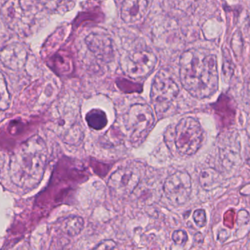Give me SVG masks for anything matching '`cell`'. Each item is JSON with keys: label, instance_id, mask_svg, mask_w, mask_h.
Here are the masks:
<instances>
[{"label": "cell", "instance_id": "6da1fadb", "mask_svg": "<svg viewBox=\"0 0 250 250\" xmlns=\"http://www.w3.org/2000/svg\"><path fill=\"white\" fill-rule=\"evenodd\" d=\"M179 77L182 86L194 98L212 96L219 86L217 57L198 50L185 51L179 62Z\"/></svg>", "mask_w": 250, "mask_h": 250}, {"label": "cell", "instance_id": "7a4b0ae2", "mask_svg": "<svg viewBox=\"0 0 250 250\" xmlns=\"http://www.w3.org/2000/svg\"><path fill=\"white\" fill-rule=\"evenodd\" d=\"M47 157V147L41 137L34 135L24 141L10 158V177L13 183L23 189L36 188L43 177Z\"/></svg>", "mask_w": 250, "mask_h": 250}, {"label": "cell", "instance_id": "3957f363", "mask_svg": "<svg viewBox=\"0 0 250 250\" xmlns=\"http://www.w3.org/2000/svg\"><path fill=\"white\" fill-rule=\"evenodd\" d=\"M204 130L199 122L192 117L182 119L175 129L174 141L181 155L192 156L204 142Z\"/></svg>", "mask_w": 250, "mask_h": 250}, {"label": "cell", "instance_id": "277c9868", "mask_svg": "<svg viewBox=\"0 0 250 250\" xmlns=\"http://www.w3.org/2000/svg\"><path fill=\"white\" fill-rule=\"evenodd\" d=\"M154 126V114L148 105L137 104L130 107L126 115V126L132 145H141Z\"/></svg>", "mask_w": 250, "mask_h": 250}, {"label": "cell", "instance_id": "5b68a950", "mask_svg": "<svg viewBox=\"0 0 250 250\" xmlns=\"http://www.w3.org/2000/svg\"><path fill=\"white\" fill-rule=\"evenodd\" d=\"M179 93V86L167 72H159L156 75L151 89V101L157 115L169 108Z\"/></svg>", "mask_w": 250, "mask_h": 250}, {"label": "cell", "instance_id": "8992f818", "mask_svg": "<svg viewBox=\"0 0 250 250\" xmlns=\"http://www.w3.org/2000/svg\"><path fill=\"white\" fill-rule=\"evenodd\" d=\"M157 59L155 54L147 49L129 53L123 60L122 67L129 78L144 79L155 69Z\"/></svg>", "mask_w": 250, "mask_h": 250}, {"label": "cell", "instance_id": "52a82bcc", "mask_svg": "<svg viewBox=\"0 0 250 250\" xmlns=\"http://www.w3.org/2000/svg\"><path fill=\"white\" fill-rule=\"evenodd\" d=\"M143 166L140 163H132L117 169L110 177L108 186L119 195L131 193L136 188L143 174Z\"/></svg>", "mask_w": 250, "mask_h": 250}, {"label": "cell", "instance_id": "ba28073f", "mask_svg": "<svg viewBox=\"0 0 250 250\" xmlns=\"http://www.w3.org/2000/svg\"><path fill=\"white\" fill-rule=\"evenodd\" d=\"M163 190L171 205L174 207L185 205L192 192L190 176L186 171L175 172L166 179Z\"/></svg>", "mask_w": 250, "mask_h": 250}, {"label": "cell", "instance_id": "9c48e42d", "mask_svg": "<svg viewBox=\"0 0 250 250\" xmlns=\"http://www.w3.org/2000/svg\"><path fill=\"white\" fill-rule=\"evenodd\" d=\"M153 0H124L122 4L121 18L128 24L142 23L148 16Z\"/></svg>", "mask_w": 250, "mask_h": 250}, {"label": "cell", "instance_id": "30bf717a", "mask_svg": "<svg viewBox=\"0 0 250 250\" xmlns=\"http://www.w3.org/2000/svg\"><path fill=\"white\" fill-rule=\"evenodd\" d=\"M86 45L98 58L104 62H110L114 57L112 41L108 35L92 33L86 37Z\"/></svg>", "mask_w": 250, "mask_h": 250}, {"label": "cell", "instance_id": "8fae6325", "mask_svg": "<svg viewBox=\"0 0 250 250\" xmlns=\"http://www.w3.org/2000/svg\"><path fill=\"white\" fill-rule=\"evenodd\" d=\"M26 59V51L19 44L8 45L0 54L1 62L9 68H20L24 64Z\"/></svg>", "mask_w": 250, "mask_h": 250}, {"label": "cell", "instance_id": "7c38bea8", "mask_svg": "<svg viewBox=\"0 0 250 250\" xmlns=\"http://www.w3.org/2000/svg\"><path fill=\"white\" fill-rule=\"evenodd\" d=\"M83 228L84 220L79 216H69L62 222L61 230L72 237L80 234Z\"/></svg>", "mask_w": 250, "mask_h": 250}, {"label": "cell", "instance_id": "4fadbf2b", "mask_svg": "<svg viewBox=\"0 0 250 250\" xmlns=\"http://www.w3.org/2000/svg\"><path fill=\"white\" fill-rule=\"evenodd\" d=\"M220 179L221 176L217 170L213 168H207L201 172L199 182L201 186L205 190L209 191L219 186Z\"/></svg>", "mask_w": 250, "mask_h": 250}, {"label": "cell", "instance_id": "5bb4252c", "mask_svg": "<svg viewBox=\"0 0 250 250\" xmlns=\"http://www.w3.org/2000/svg\"><path fill=\"white\" fill-rule=\"evenodd\" d=\"M88 125L95 130H101L108 124L106 114L101 109H92L86 116Z\"/></svg>", "mask_w": 250, "mask_h": 250}, {"label": "cell", "instance_id": "9a60e30c", "mask_svg": "<svg viewBox=\"0 0 250 250\" xmlns=\"http://www.w3.org/2000/svg\"><path fill=\"white\" fill-rule=\"evenodd\" d=\"M10 95L7 89L4 76L0 72V111H4L10 107Z\"/></svg>", "mask_w": 250, "mask_h": 250}, {"label": "cell", "instance_id": "2e32d148", "mask_svg": "<svg viewBox=\"0 0 250 250\" xmlns=\"http://www.w3.org/2000/svg\"><path fill=\"white\" fill-rule=\"evenodd\" d=\"M231 47L236 56H238L239 53L241 54L242 52L243 38H242V34L240 30H236L233 34L231 41Z\"/></svg>", "mask_w": 250, "mask_h": 250}, {"label": "cell", "instance_id": "e0dca14e", "mask_svg": "<svg viewBox=\"0 0 250 250\" xmlns=\"http://www.w3.org/2000/svg\"><path fill=\"white\" fill-rule=\"evenodd\" d=\"M223 71L226 76H229V73H230V75L233 74V64L232 62L231 57H230V52L229 49L226 48H223Z\"/></svg>", "mask_w": 250, "mask_h": 250}, {"label": "cell", "instance_id": "ac0fdd59", "mask_svg": "<svg viewBox=\"0 0 250 250\" xmlns=\"http://www.w3.org/2000/svg\"><path fill=\"white\" fill-rule=\"evenodd\" d=\"M192 217H193L194 222L198 228L205 227L207 225V214H206L205 210H195Z\"/></svg>", "mask_w": 250, "mask_h": 250}, {"label": "cell", "instance_id": "d6986e66", "mask_svg": "<svg viewBox=\"0 0 250 250\" xmlns=\"http://www.w3.org/2000/svg\"><path fill=\"white\" fill-rule=\"evenodd\" d=\"M172 240L176 245H185L188 240V233L183 230H177L173 231L172 233Z\"/></svg>", "mask_w": 250, "mask_h": 250}, {"label": "cell", "instance_id": "ffe728a7", "mask_svg": "<svg viewBox=\"0 0 250 250\" xmlns=\"http://www.w3.org/2000/svg\"><path fill=\"white\" fill-rule=\"evenodd\" d=\"M236 212L234 209H230L226 211L224 214V219H223V223L226 227L232 229L234 226L235 222H236Z\"/></svg>", "mask_w": 250, "mask_h": 250}, {"label": "cell", "instance_id": "44dd1931", "mask_svg": "<svg viewBox=\"0 0 250 250\" xmlns=\"http://www.w3.org/2000/svg\"><path fill=\"white\" fill-rule=\"evenodd\" d=\"M117 248V243L111 239H106L98 244V246L95 247L92 250H114Z\"/></svg>", "mask_w": 250, "mask_h": 250}, {"label": "cell", "instance_id": "7402d4cb", "mask_svg": "<svg viewBox=\"0 0 250 250\" xmlns=\"http://www.w3.org/2000/svg\"><path fill=\"white\" fill-rule=\"evenodd\" d=\"M250 219V216L249 212L246 210L242 209L239 211L237 216V222L238 224L240 226H244V225H247L249 223Z\"/></svg>", "mask_w": 250, "mask_h": 250}, {"label": "cell", "instance_id": "603a6c76", "mask_svg": "<svg viewBox=\"0 0 250 250\" xmlns=\"http://www.w3.org/2000/svg\"><path fill=\"white\" fill-rule=\"evenodd\" d=\"M229 232H228L226 230H222L219 232L218 236H217V239L220 241V242H225L226 241H227V239H229V236H230V234H229Z\"/></svg>", "mask_w": 250, "mask_h": 250}, {"label": "cell", "instance_id": "cb8c5ba5", "mask_svg": "<svg viewBox=\"0 0 250 250\" xmlns=\"http://www.w3.org/2000/svg\"><path fill=\"white\" fill-rule=\"evenodd\" d=\"M204 236H203L202 233H195V236H194V242L196 244H203L204 243Z\"/></svg>", "mask_w": 250, "mask_h": 250}, {"label": "cell", "instance_id": "d4e9b609", "mask_svg": "<svg viewBox=\"0 0 250 250\" xmlns=\"http://www.w3.org/2000/svg\"><path fill=\"white\" fill-rule=\"evenodd\" d=\"M18 250H30V249H29V247L27 245H24L19 248Z\"/></svg>", "mask_w": 250, "mask_h": 250}, {"label": "cell", "instance_id": "484cf974", "mask_svg": "<svg viewBox=\"0 0 250 250\" xmlns=\"http://www.w3.org/2000/svg\"><path fill=\"white\" fill-rule=\"evenodd\" d=\"M248 96H249L250 101V80L249 84H248Z\"/></svg>", "mask_w": 250, "mask_h": 250}]
</instances>
